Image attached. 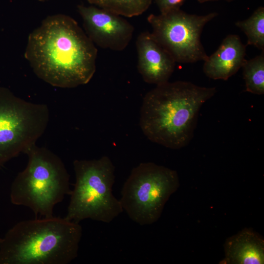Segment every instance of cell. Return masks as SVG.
I'll use <instances>...</instances> for the list:
<instances>
[{
  "label": "cell",
  "instance_id": "6da1fadb",
  "mask_svg": "<svg viewBox=\"0 0 264 264\" xmlns=\"http://www.w3.org/2000/svg\"><path fill=\"white\" fill-rule=\"evenodd\" d=\"M97 50L73 18L48 16L29 34L24 53L35 74L52 86L73 88L88 83Z\"/></svg>",
  "mask_w": 264,
  "mask_h": 264
},
{
  "label": "cell",
  "instance_id": "7a4b0ae2",
  "mask_svg": "<svg viewBox=\"0 0 264 264\" xmlns=\"http://www.w3.org/2000/svg\"><path fill=\"white\" fill-rule=\"evenodd\" d=\"M187 81L157 85L144 96L139 125L152 142L172 149L186 146L194 136L202 106L216 93Z\"/></svg>",
  "mask_w": 264,
  "mask_h": 264
},
{
  "label": "cell",
  "instance_id": "3957f363",
  "mask_svg": "<svg viewBox=\"0 0 264 264\" xmlns=\"http://www.w3.org/2000/svg\"><path fill=\"white\" fill-rule=\"evenodd\" d=\"M82 228L66 218L21 221L0 238V264H67L78 256Z\"/></svg>",
  "mask_w": 264,
  "mask_h": 264
},
{
  "label": "cell",
  "instance_id": "277c9868",
  "mask_svg": "<svg viewBox=\"0 0 264 264\" xmlns=\"http://www.w3.org/2000/svg\"><path fill=\"white\" fill-rule=\"evenodd\" d=\"M25 154L27 164L11 184V202L35 216L53 217L55 206L70 194L69 175L61 158L45 148L35 144Z\"/></svg>",
  "mask_w": 264,
  "mask_h": 264
},
{
  "label": "cell",
  "instance_id": "5b68a950",
  "mask_svg": "<svg viewBox=\"0 0 264 264\" xmlns=\"http://www.w3.org/2000/svg\"><path fill=\"white\" fill-rule=\"evenodd\" d=\"M75 183L66 218L79 223L85 219L110 223L123 211L112 194L115 167L110 159L75 160Z\"/></svg>",
  "mask_w": 264,
  "mask_h": 264
},
{
  "label": "cell",
  "instance_id": "8992f818",
  "mask_svg": "<svg viewBox=\"0 0 264 264\" xmlns=\"http://www.w3.org/2000/svg\"><path fill=\"white\" fill-rule=\"evenodd\" d=\"M180 186L176 171L153 162L141 163L132 170L122 187L120 201L135 222L152 224Z\"/></svg>",
  "mask_w": 264,
  "mask_h": 264
},
{
  "label": "cell",
  "instance_id": "52a82bcc",
  "mask_svg": "<svg viewBox=\"0 0 264 264\" xmlns=\"http://www.w3.org/2000/svg\"><path fill=\"white\" fill-rule=\"evenodd\" d=\"M49 118L46 105L27 101L0 88V169L36 144Z\"/></svg>",
  "mask_w": 264,
  "mask_h": 264
},
{
  "label": "cell",
  "instance_id": "ba28073f",
  "mask_svg": "<svg viewBox=\"0 0 264 264\" xmlns=\"http://www.w3.org/2000/svg\"><path fill=\"white\" fill-rule=\"evenodd\" d=\"M218 15L187 13L180 9L147 18L152 35L176 62L193 63L207 58L200 37L205 24Z\"/></svg>",
  "mask_w": 264,
  "mask_h": 264
},
{
  "label": "cell",
  "instance_id": "9c48e42d",
  "mask_svg": "<svg viewBox=\"0 0 264 264\" xmlns=\"http://www.w3.org/2000/svg\"><path fill=\"white\" fill-rule=\"evenodd\" d=\"M77 10L85 33L94 44L117 51L129 44L134 27L124 17L94 5H79Z\"/></svg>",
  "mask_w": 264,
  "mask_h": 264
},
{
  "label": "cell",
  "instance_id": "30bf717a",
  "mask_svg": "<svg viewBox=\"0 0 264 264\" xmlns=\"http://www.w3.org/2000/svg\"><path fill=\"white\" fill-rule=\"evenodd\" d=\"M135 45L137 69L144 82L156 86L168 82L176 63L172 56L149 32L140 33Z\"/></svg>",
  "mask_w": 264,
  "mask_h": 264
},
{
  "label": "cell",
  "instance_id": "8fae6325",
  "mask_svg": "<svg viewBox=\"0 0 264 264\" xmlns=\"http://www.w3.org/2000/svg\"><path fill=\"white\" fill-rule=\"evenodd\" d=\"M246 46L238 35H227L216 51L204 61V74L214 80H228L242 67Z\"/></svg>",
  "mask_w": 264,
  "mask_h": 264
},
{
  "label": "cell",
  "instance_id": "7c38bea8",
  "mask_svg": "<svg viewBox=\"0 0 264 264\" xmlns=\"http://www.w3.org/2000/svg\"><path fill=\"white\" fill-rule=\"evenodd\" d=\"M221 264H264V239L250 228H244L228 238L224 244Z\"/></svg>",
  "mask_w": 264,
  "mask_h": 264
},
{
  "label": "cell",
  "instance_id": "4fadbf2b",
  "mask_svg": "<svg viewBox=\"0 0 264 264\" xmlns=\"http://www.w3.org/2000/svg\"><path fill=\"white\" fill-rule=\"evenodd\" d=\"M92 5L124 17L141 15L149 8L152 0H86Z\"/></svg>",
  "mask_w": 264,
  "mask_h": 264
},
{
  "label": "cell",
  "instance_id": "5bb4252c",
  "mask_svg": "<svg viewBox=\"0 0 264 264\" xmlns=\"http://www.w3.org/2000/svg\"><path fill=\"white\" fill-rule=\"evenodd\" d=\"M246 91L264 93V50L261 54L244 61L242 67Z\"/></svg>",
  "mask_w": 264,
  "mask_h": 264
},
{
  "label": "cell",
  "instance_id": "9a60e30c",
  "mask_svg": "<svg viewBox=\"0 0 264 264\" xmlns=\"http://www.w3.org/2000/svg\"><path fill=\"white\" fill-rule=\"evenodd\" d=\"M236 25L247 38V44L264 50V8L260 6L248 19L237 21Z\"/></svg>",
  "mask_w": 264,
  "mask_h": 264
},
{
  "label": "cell",
  "instance_id": "2e32d148",
  "mask_svg": "<svg viewBox=\"0 0 264 264\" xmlns=\"http://www.w3.org/2000/svg\"><path fill=\"white\" fill-rule=\"evenodd\" d=\"M186 0H154L160 13L179 9Z\"/></svg>",
  "mask_w": 264,
  "mask_h": 264
},
{
  "label": "cell",
  "instance_id": "e0dca14e",
  "mask_svg": "<svg viewBox=\"0 0 264 264\" xmlns=\"http://www.w3.org/2000/svg\"><path fill=\"white\" fill-rule=\"evenodd\" d=\"M217 0H198V1L200 3H203V2H207V1H217ZM225 0V1H226L227 2H231L234 0Z\"/></svg>",
  "mask_w": 264,
  "mask_h": 264
},
{
  "label": "cell",
  "instance_id": "ac0fdd59",
  "mask_svg": "<svg viewBox=\"0 0 264 264\" xmlns=\"http://www.w3.org/2000/svg\"><path fill=\"white\" fill-rule=\"evenodd\" d=\"M39 1H46V0H38Z\"/></svg>",
  "mask_w": 264,
  "mask_h": 264
}]
</instances>
